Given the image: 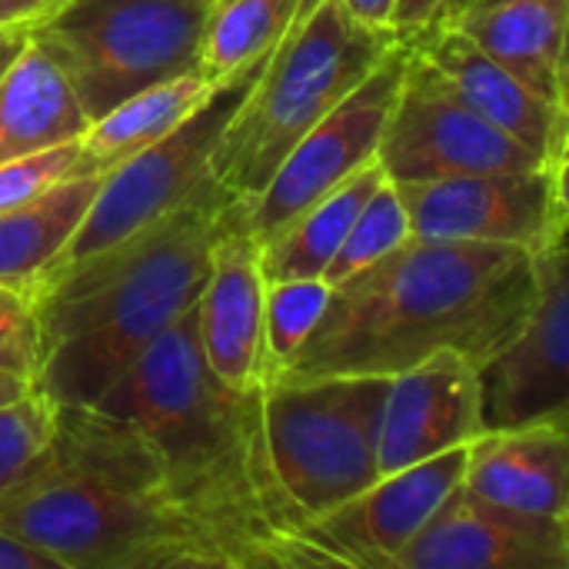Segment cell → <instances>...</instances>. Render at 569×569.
Here are the masks:
<instances>
[{
  "instance_id": "14",
  "label": "cell",
  "mask_w": 569,
  "mask_h": 569,
  "mask_svg": "<svg viewBox=\"0 0 569 569\" xmlns=\"http://www.w3.org/2000/svg\"><path fill=\"white\" fill-rule=\"evenodd\" d=\"M267 277L260 240L243 227L240 200L230 203L197 300V340L217 380L237 390L267 383Z\"/></svg>"
},
{
  "instance_id": "38",
  "label": "cell",
  "mask_w": 569,
  "mask_h": 569,
  "mask_svg": "<svg viewBox=\"0 0 569 569\" xmlns=\"http://www.w3.org/2000/svg\"><path fill=\"white\" fill-rule=\"evenodd\" d=\"M563 157H569V147H567V153H563Z\"/></svg>"
},
{
  "instance_id": "22",
  "label": "cell",
  "mask_w": 569,
  "mask_h": 569,
  "mask_svg": "<svg viewBox=\"0 0 569 569\" xmlns=\"http://www.w3.org/2000/svg\"><path fill=\"white\" fill-rule=\"evenodd\" d=\"M383 180H387V170L380 167V160H373L370 167L357 170L350 180L333 187L327 197L300 210L273 237H267L260 243V267H263L267 283L327 277L353 220L360 217L363 203L373 197V190Z\"/></svg>"
},
{
  "instance_id": "9",
  "label": "cell",
  "mask_w": 569,
  "mask_h": 569,
  "mask_svg": "<svg viewBox=\"0 0 569 569\" xmlns=\"http://www.w3.org/2000/svg\"><path fill=\"white\" fill-rule=\"evenodd\" d=\"M407 60L410 40L403 37L380 60V67L283 157L267 187L253 200H240L243 227L260 243L287 227L300 210H307L377 160L387 120L407 73Z\"/></svg>"
},
{
  "instance_id": "35",
  "label": "cell",
  "mask_w": 569,
  "mask_h": 569,
  "mask_svg": "<svg viewBox=\"0 0 569 569\" xmlns=\"http://www.w3.org/2000/svg\"><path fill=\"white\" fill-rule=\"evenodd\" d=\"M30 393H33V383L30 380L0 370V410L10 407V403H17V400H23V397H30Z\"/></svg>"
},
{
  "instance_id": "28",
  "label": "cell",
  "mask_w": 569,
  "mask_h": 569,
  "mask_svg": "<svg viewBox=\"0 0 569 569\" xmlns=\"http://www.w3.org/2000/svg\"><path fill=\"white\" fill-rule=\"evenodd\" d=\"M97 173L90 167V157L83 150V140H70L40 153H27L17 160L0 163V210L20 207L47 190H53L63 180Z\"/></svg>"
},
{
  "instance_id": "17",
  "label": "cell",
  "mask_w": 569,
  "mask_h": 569,
  "mask_svg": "<svg viewBox=\"0 0 569 569\" xmlns=\"http://www.w3.org/2000/svg\"><path fill=\"white\" fill-rule=\"evenodd\" d=\"M450 83V90L497 130L560 163L569 147V107L540 93L453 23H440L410 40Z\"/></svg>"
},
{
  "instance_id": "6",
  "label": "cell",
  "mask_w": 569,
  "mask_h": 569,
  "mask_svg": "<svg viewBox=\"0 0 569 569\" xmlns=\"http://www.w3.org/2000/svg\"><path fill=\"white\" fill-rule=\"evenodd\" d=\"M217 0H67L30 30L60 67L87 120L200 67Z\"/></svg>"
},
{
  "instance_id": "37",
  "label": "cell",
  "mask_w": 569,
  "mask_h": 569,
  "mask_svg": "<svg viewBox=\"0 0 569 569\" xmlns=\"http://www.w3.org/2000/svg\"><path fill=\"white\" fill-rule=\"evenodd\" d=\"M560 97L569 107V23H567V40H563V60H560Z\"/></svg>"
},
{
  "instance_id": "11",
  "label": "cell",
  "mask_w": 569,
  "mask_h": 569,
  "mask_svg": "<svg viewBox=\"0 0 569 569\" xmlns=\"http://www.w3.org/2000/svg\"><path fill=\"white\" fill-rule=\"evenodd\" d=\"M413 237L503 243L547 253L563 240L557 163L397 183Z\"/></svg>"
},
{
  "instance_id": "30",
  "label": "cell",
  "mask_w": 569,
  "mask_h": 569,
  "mask_svg": "<svg viewBox=\"0 0 569 569\" xmlns=\"http://www.w3.org/2000/svg\"><path fill=\"white\" fill-rule=\"evenodd\" d=\"M473 0H397V10H393V30L403 33L407 40L440 27V23H450L460 10H467Z\"/></svg>"
},
{
  "instance_id": "4",
  "label": "cell",
  "mask_w": 569,
  "mask_h": 569,
  "mask_svg": "<svg viewBox=\"0 0 569 569\" xmlns=\"http://www.w3.org/2000/svg\"><path fill=\"white\" fill-rule=\"evenodd\" d=\"M233 200L210 177L193 200L140 237L33 293L40 323L33 390L53 407H90L133 370L197 307Z\"/></svg>"
},
{
  "instance_id": "1",
  "label": "cell",
  "mask_w": 569,
  "mask_h": 569,
  "mask_svg": "<svg viewBox=\"0 0 569 569\" xmlns=\"http://www.w3.org/2000/svg\"><path fill=\"white\" fill-rule=\"evenodd\" d=\"M90 407L147 433L170 493L230 547L237 569L337 567L277 477L263 387L237 390L213 377L197 340V307Z\"/></svg>"
},
{
  "instance_id": "18",
  "label": "cell",
  "mask_w": 569,
  "mask_h": 569,
  "mask_svg": "<svg viewBox=\"0 0 569 569\" xmlns=\"http://www.w3.org/2000/svg\"><path fill=\"white\" fill-rule=\"evenodd\" d=\"M463 487L490 503L569 523V427L480 433L467 453Z\"/></svg>"
},
{
  "instance_id": "2",
  "label": "cell",
  "mask_w": 569,
  "mask_h": 569,
  "mask_svg": "<svg viewBox=\"0 0 569 569\" xmlns=\"http://www.w3.org/2000/svg\"><path fill=\"white\" fill-rule=\"evenodd\" d=\"M533 297L530 250L410 237L330 287L323 317L277 380L397 377L437 353L483 367L520 333Z\"/></svg>"
},
{
  "instance_id": "21",
  "label": "cell",
  "mask_w": 569,
  "mask_h": 569,
  "mask_svg": "<svg viewBox=\"0 0 569 569\" xmlns=\"http://www.w3.org/2000/svg\"><path fill=\"white\" fill-rule=\"evenodd\" d=\"M100 183L103 173L73 177L20 207L0 210V283L30 297L80 230Z\"/></svg>"
},
{
  "instance_id": "23",
  "label": "cell",
  "mask_w": 569,
  "mask_h": 569,
  "mask_svg": "<svg viewBox=\"0 0 569 569\" xmlns=\"http://www.w3.org/2000/svg\"><path fill=\"white\" fill-rule=\"evenodd\" d=\"M217 87V80L197 67L190 73H180L173 80H163L157 87L140 90L137 97L117 103L100 120L87 127L83 150L90 157V167L97 173H110L120 163H127L133 153L147 150L170 130H177Z\"/></svg>"
},
{
  "instance_id": "15",
  "label": "cell",
  "mask_w": 569,
  "mask_h": 569,
  "mask_svg": "<svg viewBox=\"0 0 569 569\" xmlns=\"http://www.w3.org/2000/svg\"><path fill=\"white\" fill-rule=\"evenodd\" d=\"M397 569H569V523L490 503L460 483Z\"/></svg>"
},
{
  "instance_id": "24",
  "label": "cell",
  "mask_w": 569,
  "mask_h": 569,
  "mask_svg": "<svg viewBox=\"0 0 569 569\" xmlns=\"http://www.w3.org/2000/svg\"><path fill=\"white\" fill-rule=\"evenodd\" d=\"M310 3L313 0H217L203 33L200 67L213 80H223L273 53Z\"/></svg>"
},
{
  "instance_id": "8",
  "label": "cell",
  "mask_w": 569,
  "mask_h": 569,
  "mask_svg": "<svg viewBox=\"0 0 569 569\" xmlns=\"http://www.w3.org/2000/svg\"><path fill=\"white\" fill-rule=\"evenodd\" d=\"M267 60L270 53L217 80L207 100L177 130H170L147 150L133 153L117 170L103 173V183L80 230L63 247V253L50 263V270L40 277L33 293H40L47 283L60 280L63 273L123 247L127 240L140 237L143 230L180 210L187 200H193V193L210 180V160L230 117L240 110V103L260 80Z\"/></svg>"
},
{
  "instance_id": "3",
  "label": "cell",
  "mask_w": 569,
  "mask_h": 569,
  "mask_svg": "<svg viewBox=\"0 0 569 569\" xmlns=\"http://www.w3.org/2000/svg\"><path fill=\"white\" fill-rule=\"evenodd\" d=\"M0 530L60 569H237L170 493L147 433L100 407H57L47 450L0 497Z\"/></svg>"
},
{
  "instance_id": "33",
  "label": "cell",
  "mask_w": 569,
  "mask_h": 569,
  "mask_svg": "<svg viewBox=\"0 0 569 569\" xmlns=\"http://www.w3.org/2000/svg\"><path fill=\"white\" fill-rule=\"evenodd\" d=\"M343 7H347L357 20H363V23L390 27V23H393L397 0H343Z\"/></svg>"
},
{
  "instance_id": "29",
  "label": "cell",
  "mask_w": 569,
  "mask_h": 569,
  "mask_svg": "<svg viewBox=\"0 0 569 569\" xmlns=\"http://www.w3.org/2000/svg\"><path fill=\"white\" fill-rule=\"evenodd\" d=\"M0 370L33 383L40 370V323L30 297L0 283Z\"/></svg>"
},
{
  "instance_id": "20",
  "label": "cell",
  "mask_w": 569,
  "mask_h": 569,
  "mask_svg": "<svg viewBox=\"0 0 569 569\" xmlns=\"http://www.w3.org/2000/svg\"><path fill=\"white\" fill-rule=\"evenodd\" d=\"M87 127L67 77L30 40L0 80V163L80 140Z\"/></svg>"
},
{
  "instance_id": "10",
  "label": "cell",
  "mask_w": 569,
  "mask_h": 569,
  "mask_svg": "<svg viewBox=\"0 0 569 569\" xmlns=\"http://www.w3.org/2000/svg\"><path fill=\"white\" fill-rule=\"evenodd\" d=\"M377 160L393 183L550 163L473 113L413 43Z\"/></svg>"
},
{
  "instance_id": "5",
  "label": "cell",
  "mask_w": 569,
  "mask_h": 569,
  "mask_svg": "<svg viewBox=\"0 0 569 569\" xmlns=\"http://www.w3.org/2000/svg\"><path fill=\"white\" fill-rule=\"evenodd\" d=\"M403 40L393 27L357 20L343 0H313L270 53L260 80L230 117L210 177L237 200H253L283 157Z\"/></svg>"
},
{
  "instance_id": "7",
  "label": "cell",
  "mask_w": 569,
  "mask_h": 569,
  "mask_svg": "<svg viewBox=\"0 0 569 569\" xmlns=\"http://www.w3.org/2000/svg\"><path fill=\"white\" fill-rule=\"evenodd\" d=\"M387 390L390 377L273 380L263 387L277 477L310 520L380 480L377 433Z\"/></svg>"
},
{
  "instance_id": "34",
  "label": "cell",
  "mask_w": 569,
  "mask_h": 569,
  "mask_svg": "<svg viewBox=\"0 0 569 569\" xmlns=\"http://www.w3.org/2000/svg\"><path fill=\"white\" fill-rule=\"evenodd\" d=\"M30 43L27 30H0V80L10 70V63L23 53V47Z\"/></svg>"
},
{
  "instance_id": "26",
  "label": "cell",
  "mask_w": 569,
  "mask_h": 569,
  "mask_svg": "<svg viewBox=\"0 0 569 569\" xmlns=\"http://www.w3.org/2000/svg\"><path fill=\"white\" fill-rule=\"evenodd\" d=\"M413 237V227H410V213L403 207V197L397 190L393 180H383L373 197L363 203L360 217L353 220L340 253L333 257L330 270H327V283H340L347 277H353L357 270L383 260L390 250H397L403 240Z\"/></svg>"
},
{
  "instance_id": "12",
  "label": "cell",
  "mask_w": 569,
  "mask_h": 569,
  "mask_svg": "<svg viewBox=\"0 0 569 569\" xmlns=\"http://www.w3.org/2000/svg\"><path fill=\"white\" fill-rule=\"evenodd\" d=\"M483 433L569 427V237L537 257V297L520 333L480 367Z\"/></svg>"
},
{
  "instance_id": "13",
  "label": "cell",
  "mask_w": 569,
  "mask_h": 569,
  "mask_svg": "<svg viewBox=\"0 0 569 569\" xmlns=\"http://www.w3.org/2000/svg\"><path fill=\"white\" fill-rule=\"evenodd\" d=\"M470 447L447 450L397 473L310 520V533L337 567L397 569L403 550L427 530L447 497L463 483Z\"/></svg>"
},
{
  "instance_id": "36",
  "label": "cell",
  "mask_w": 569,
  "mask_h": 569,
  "mask_svg": "<svg viewBox=\"0 0 569 569\" xmlns=\"http://www.w3.org/2000/svg\"><path fill=\"white\" fill-rule=\"evenodd\" d=\"M557 197H560V220H563V237H569V157L557 163Z\"/></svg>"
},
{
  "instance_id": "16",
  "label": "cell",
  "mask_w": 569,
  "mask_h": 569,
  "mask_svg": "<svg viewBox=\"0 0 569 569\" xmlns=\"http://www.w3.org/2000/svg\"><path fill=\"white\" fill-rule=\"evenodd\" d=\"M480 433V363L463 353H437L390 377L377 433L380 477L470 447Z\"/></svg>"
},
{
  "instance_id": "27",
  "label": "cell",
  "mask_w": 569,
  "mask_h": 569,
  "mask_svg": "<svg viewBox=\"0 0 569 569\" xmlns=\"http://www.w3.org/2000/svg\"><path fill=\"white\" fill-rule=\"evenodd\" d=\"M57 430V407L30 393L0 410V497L37 463Z\"/></svg>"
},
{
  "instance_id": "31",
  "label": "cell",
  "mask_w": 569,
  "mask_h": 569,
  "mask_svg": "<svg viewBox=\"0 0 569 569\" xmlns=\"http://www.w3.org/2000/svg\"><path fill=\"white\" fill-rule=\"evenodd\" d=\"M67 0H0V30H33Z\"/></svg>"
},
{
  "instance_id": "25",
  "label": "cell",
  "mask_w": 569,
  "mask_h": 569,
  "mask_svg": "<svg viewBox=\"0 0 569 569\" xmlns=\"http://www.w3.org/2000/svg\"><path fill=\"white\" fill-rule=\"evenodd\" d=\"M327 300H330V283L323 277L267 283V317H263L267 383L277 380L283 367L293 360V353L307 343V337L313 333L317 320L327 310Z\"/></svg>"
},
{
  "instance_id": "32",
  "label": "cell",
  "mask_w": 569,
  "mask_h": 569,
  "mask_svg": "<svg viewBox=\"0 0 569 569\" xmlns=\"http://www.w3.org/2000/svg\"><path fill=\"white\" fill-rule=\"evenodd\" d=\"M0 569H60L43 550L20 543L17 537L0 530Z\"/></svg>"
},
{
  "instance_id": "19",
  "label": "cell",
  "mask_w": 569,
  "mask_h": 569,
  "mask_svg": "<svg viewBox=\"0 0 569 569\" xmlns=\"http://www.w3.org/2000/svg\"><path fill=\"white\" fill-rule=\"evenodd\" d=\"M450 23L530 87L563 103L560 60L569 0H473Z\"/></svg>"
}]
</instances>
